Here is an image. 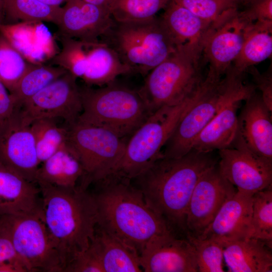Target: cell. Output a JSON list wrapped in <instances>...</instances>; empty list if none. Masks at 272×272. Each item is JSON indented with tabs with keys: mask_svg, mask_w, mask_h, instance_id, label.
I'll return each mask as SVG.
<instances>
[{
	"mask_svg": "<svg viewBox=\"0 0 272 272\" xmlns=\"http://www.w3.org/2000/svg\"><path fill=\"white\" fill-rule=\"evenodd\" d=\"M217 163L212 152L191 150L179 158H159L131 180L170 229L186 235V213L194 186L201 175Z\"/></svg>",
	"mask_w": 272,
	"mask_h": 272,
	"instance_id": "1",
	"label": "cell"
},
{
	"mask_svg": "<svg viewBox=\"0 0 272 272\" xmlns=\"http://www.w3.org/2000/svg\"><path fill=\"white\" fill-rule=\"evenodd\" d=\"M92 193L97 227L116 237L139 253L152 238L173 232L147 203L128 178L111 174L96 182Z\"/></svg>",
	"mask_w": 272,
	"mask_h": 272,
	"instance_id": "2",
	"label": "cell"
},
{
	"mask_svg": "<svg viewBox=\"0 0 272 272\" xmlns=\"http://www.w3.org/2000/svg\"><path fill=\"white\" fill-rule=\"evenodd\" d=\"M42 219L66 266L93 240L97 212L92 193L81 184L64 188L37 182Z\"/></svg>",
	"mask_w": 272,
	"mask_h": 272,
	"instance_id": "3",
	"label": "cell"
},
{
	"mask_svg": "<svg viewBox=\"0 0 272 272\" xmlns=\"http://www.w3.org/2000/svg\"><path fill=\"white\" fill-rule=\"evenodd\" d=\"M242 76L230 69L218 82L203 80L200 96L177 124L163 147V157L179 158L188 153L198 135L223 107L245 101L255 92L254 85L244 84Z\"/></svg>",
	"mask_w": 272,
	"mask_h": 272,
	"instance_id": "4",
	"label": "cell"
},
{
	"mask_svg": "<svg viewBox=\"0 0 272 272\" xmlns=\"http://www.w3.org/2000/svg\"><path fill=\"white\" fill-rule=\"evenodd\" d=\"M100 40L132 73L144 76L177 51L160 17L157 16L138 21L114 20Z\"/></svg>",
	"mask_w": 272,
	"mask_h": 272,
	"instance_id": "5",
	"label": "cell"
},
{
	"mask_svg": "<svg viewBox=\"0 0 272 272\" xmlns=\"http://www.w3.org/2000/svg\"><path fill=\"white\" fill-rule=\"evenodd\" d=\"M82 112L79 121L128 138L152 114L139 92L115 82L97 88H80Z\"/></svg>",
	"mask_w": 272,
	"mask_h": 272,
	"instance_id": "6",
	"label": "cell"
},
{
	"mask_svg": "<svg viewBox=\"0 0 272 272\" xmlns=\"http://www.w3.org/2000/svg\"><path fill=\"white\" fill-rule=\"evenodd\" d=\"M201 89L200 85L180 104L162 107L151 114L128 138L113 174L131 180L163 157V147L180 119L198 99Z\"/></svg>",
	"mask_w": 272,
	"mask_h": 272,
	"instance_id": "7",
	"label": "cell"
},
{
	"mask_svg": "<svg viewBox=\"0 0 272 272\" xmlns=\"http://www.w3.org/2000/svg\"><path fill=\"white\" fill-rule=\"evenodd\" d=\"M200 58L177 50L148 73L138 91L151 114L180 104L198 90L203 81Z\"/></svg>",
	"mask_w": 272,
	"mask_h": 272,
	"instance_id": "8",
	"label": "cell"
},
{
	"mask_svg": "<svg viewBox=\"0 0 272 272\" xmlns=\"http://www.w3.org/2000/svg\"><path fill=\"white\" fill-rule=\"evenodd\" d=\"M128 138L97 125L77 120L68 126L67 142L82 165L81 183L88 187L113 174L123 156Z\"/></svg>",
	"mask_w": 272,
	"mask_h": 272,
	"instance_id": "9",
	"label": "cell"
},
{
	"mask_svg": "<svg viewBox=\"0 0 272 272\" xmlns=\"http://www.w3.org/2000/svg\"><path fill=\"white\" fill-rule=\"evenodd\" d=\"M0 231L10 239L28 271H63L59 252L41 210L25 215H1Z\"/></svg>",
	"mask_w": 272,
	"mask_h": 272,
	"instance_id": "10",
	"label": "cell"
},
{
	"mask_svg": "<svg viewBox=\"0 0 272 272\" xmlns=\"http://www.w3.org/2000/svg\"><path fill=\"white\" fill-rule=\"evenodd\" d=\"M251 23L243 16L238 8L225 11L212 22L202 49L209 63L205 81L217 83L225 75L239 54Z\"/></svg>",
	"mask_w": 272,
	"mask_h": 272,
	"instance_id": "11",
	"label": "cell"
},
{
	"mask_svg": "<svg viewBox=\"0 0 272 272\" xmlns=\"http://www.w3.org/2000/svg\"><path fill=\"white\" fill-rule=\"evenodd\" d=\"M77 80L67 72L26 101L18 110L21 122L30 125L39 119L59 118L68 126L75 123L83 109Z\"/></svg>",
	"mask_w": 272,
	"mask_h": 272,
	"instance_id": "12",
	"label": "cell"
},
{
	"mask_svg": "<svg viewBox=\"0 0 272 272\" xmlns=\"http://www.w3.org/2000/svg\"><path fill=\"white\" fill-rule=\"evenodd\" d=\"M222 175L238 190L253 195L272 186V161L252 152L238 130L229 147L219 150Z\"/></svg>",
	"mask_w": 272,
	"mask_h": 272,
	"instance_id": "13",
	"label": "cell"
},
{
	"mask_svg": "<svg viewBox=\"0 0 272 272\" xmlns=\"http://www.w3.org/2000/svg\"><path fill=\"white\" fill-rule=\"evenodd\" d=\"M221 173L218 163L205 171L196 182L186 213V236H200L224 203L236 191Z\"/></svg>",
	"mask_w": 272,
	"mask_h": 272,
	"instance_id": "14",
	"label": "cell"
},
{
	"mask_svg": "<svg viewBox=\"0 0 272 272\" xmlns=\"http://www.w3.org/2000/svg\"><path fill=\"white\" fill-rule=\"evenodd\" d=\"M145 272H197L195 251L190 241L174 232L150 239L140 253Z\"/></svg>",
	"mask_w": 272,
	"mask_h": 272,
	"instance_id": "15",
	"label": "cell"
},
{
	"mask_svg": "<svg viewBox=\"0 0 272 272\" xmlns=\"http://www.w3.org/2000/svg\"><path fill=\"white\" fill-rule=\"evenodd\" d=\"M0 163L36 183L40 164L30 125H23L18 112L0 128Z\"/></svg>",
	"mask_w": 272,
	"mask_h": 272,
	"instance_id": "16",
	"label": "cell"
},
{
	"mask_svg": "<svg viewBox=\"0 0 272 272\" xmlns=\"http://www.w3.org/2000/svg\"><path fill=\"white\" fill-rule=\"evenodd\" d=\"M113 21L106 9L83 0H68L61 7L56 35L83 41L98 40Z\"/></svg>",
	"mask_w": 272,
	"mask_h": 272,
	"instance_id": "17",
	"label": "cell"
},
{
	"mask_svg": "<svg viewBox=\"0 0 272 272\" xmlns=\"http://www.w3.org/2000/svg\"><path fill=\"white\" fill-rule=\"evenodd\" d=\"M0 33L28 62L34 64L49 62L60 49L42 21L0 23Z\"/></svg>",
	"mask_w": 272,
	"mask_h": 272,
	"instance_id": "18",
	"label": "cell"
},
{
	"mask_svg": "<svg viewBox=\"0 0 272 272\" xmlns=\"http://www.w3.org/2000/svg\"><path fill=\"white\" fill-rule=\"evenodd\" d=\"M252 196L237 190L224 203L203 233L197 237L213 239L222 244L250 237Z\"/></svg>",
	"mask_w": 272,
	"mask_h": 272,
	"instance_id": "19",
	"label": "cell"
},
{
	"mask_svg": "<svg viewBox=\"0 0 272 272\" xmlns=\"http://www.w3.org/2000/svg\"><path fill=\"white\" fill-rule=\"evenodd\" d=\"M160 18L176 50L200 57L212 22L199 18L173 0H169Z\"/></svg>",
	"mask_w": 272,
	"mask_h": 272,
	"instance_id": "20",
	"label": "cell"
},
{
	"mask_svg": "<svg viewBox=\"0 0 272 272\" xmlns=\"http://www.w3.org/2000/svg\"><path fill=\"white\" fill-rule=\"evenodd\" d=\"M245 101L238 117V129L252 152L272 161L271 112L255 91Z\"/></svg>",
	"mask_w": 272,
	"mask_h": 272,
	"instance_id": "21",
	"label": "cell"
},
{
	"mask_svg": "<svg viewBox=\"0 0 272 272\" xmlns=\"http://www.w3.org/2000/svg\"><path fill=\"white\" fill-rule=\"evenodd\" d=\"M39 187L0 163V216L25 215L41 210Z\"/></svg>",
	"mask_w": 272,
	"mask_h": 272,
	"instance_id": "22",
	"label": "cell"
},
{
	"mask_svg": "<svg viewBox=\"0 0 272 272\" xmlns=\"http://www.w3.org/2000/svg\"><path fill=\"white\" fill-rule=\"evenodd\" d=\"M271 243L249 237L223 244L230 272H271Z\"/></svg>",
	"mask_w": 272,
	"mask_h": 272,
	"instance_id": "23",
	"label": "cell"
},
{
	"mask_svg": "<svg viewBox=\"0 0 272 272\" xmlns=\"http://www.w3.org/2000/svg\"><path fill=\"white\" fill-rule=\"evenodd\" d=\"M90 245L98 257L103 272L142 271L138 251L98 227Z\"/></svg>",
	"mask_w": 272,
	"mask_h": 272,
	"instance_id": "24",
	"label": "cell"
},
{
	"mask_svg": "<svg viewBox=\"0 0 272 272\" xmlns=\"http://www.w3.org/2000/svg\"><path fill=\"white\" fill-rule=\"evenodd\" d=\"M241 102L223 107L198 135L191 150L210 153L231 146L238 130L237 110Z\"/></svg>",
	"mask_w": 272,
	"mask_h": 272,
	"instance_id": "25",
	"label": "cell"
},
{
	"mask_svg": "<svg viewBox=\"0 0 272 272\" xmlns=\"http://www.w3.org/2000/svg\"><path fill=\"white\" fill-rule=\"evenodd\" d=\"M41 164L36 183L73 188L80 184L84 175L81 162L68 142Z\"/></svg>",
	"mask_w": 272,
	"mask_h": 272,
	"instance_id": "26",
	"label": "cell"
},
{
	"mask_svg": "<svg viewBox=\"0 0 272 272\" xmlns=\"http://www.w3.org/2000/svg\"><path fill=\"white\" fill-rule=\"evenodd\" d=\"M271 34L272 22L251 23L231 70L237 74L243 75L249 67L269 57L272 53Z\"/></svg>",
	"mask_w": 272,
	"mask_h": 272,
	"instance_id": "27",
	"label": "cell"
},
{
	"mask_svg": "<svg viewBox=\"0 0 272 272\" xmlns=\"http://www.w3.org/2000/svg\"><path fill=\"white\" fill-rule=\"evenodd\" d=\"M63 68L50 64H31L10 93L18 110L28 99L64 75Z\"/></svg>",
	"mask_w": 272,
	"mask_h": 272,
	"instance_id": "28",
	"label": "cell"
},
{
	"mask_svg": "<svg viewBox=\"0 0 272 272\" xmlns=\"http://www.w3.org/2000/svg\"><path fill=\"white\" fill-rule=\"evenodd\" d=\"M3 4L6 23L42 21L56 25L61 10V7L50 6L38 0H3Z\"/></svg>",
	"mask_w": 272,
	"mask_h": 272,
	"instance_id": "29",
	"label": "cell"
},
{
	"mask_svg": "<svg viewBox=\"0 0 272 272\" xmlns=\"http://www.w3.org/2000/svg\"><path fill=\"white\" fill-rule=\"evenodd\" d=\"M55 119H39L30 124L40 164L67 143L68 127L65 128L58 126L55 121Z\"/></svg>",
	"mask_w": 272,
	"mask_h": 272,
	"instance_id": "30",
	"label": "cell"
},
{
	"mask_svg": "<svg viewBox=\"0 0 272 272\" xmlns=\"http://www.w3.org/2000/svg\"><path fill=\"white\" fill-rule=\"evenodd\" d=\"M169 0H112L109 11L116 21L143 20L156 16Z\"/></svg>",
	"mask_w": 272,
	"mask_h": 272,
	"instance_id": "31",
	"label": "cell"
},
{
	"mask_svg": "<svg viewBox=\"0 0 272 272\" xmlns=\"http://www.w3.org/2000/svg\"><path fill=\"white\" fill-rule=\"evenodd\" d=\"M250 237L272 242V186L252 196Z\"/></svg>",
	"mask_w": 272,
	"mask_h": 272,
	"instance_id": "32",
	"label": "cell"
},
{
	"mask_svg": "<svg viewBox=\"0 0 272 272\" xmlns=\"http://www.w3.org/2000/svg\"><path fill=\"white\" fill-rule=\"evenodd\" d=\"M31 64L0 33V81L10 93Z\"/></svg>",
	"mask_w": 272,
	"mask_h": 272,
	"instance_id": "33",
	"label": "cell"
},
{
	"mask_svg": "<svg viewBox=\"0 0 272 272\" xmlns=\"http://www.w3.org/2000/svg\"><path fill=\"white\" fill-rule=\"evenodd\" d=\"M194 246L199 272H223L224 247L214 239L186 236Z\"/></svg>",
	"mask_w": 272,
	"mask_h": 272,
	"instance_id": "34",
	"label": "cell"
},
{
	"mask_svg": "<svg viewBox=\"0 0 272 272\" xmlns=\"http://www.w3.org/2000/svg\"><path fill=\"white\" fill-rule=\"evenodd\" d=\"M199 18L213 22L225 11L238 8L237 0H173Z\"/></svg>",
	"mask_w": 272,
	"mask_h": 272,
	"instance_id": "35",
	"label": "cell"
},
{
	"mask_svg": "<svg viewBox=\"0 0 272 272\" xmlns=\"http://www.w3.org/2000/svg\"><path fill=\"white\" fill-rule=\"evenodd\" d=\"M64 272H103L98 256L90 244L65 268Z\"/></svg>",
	"mask_w": 272,
	"mask_h": 272,
	"instance_id": "36",
	"label": "cell"
},
{
	"mask_svg": "<svg viewBox=\"0 0 272 272\" xmlns=\"http://www.w3.org/2000/svg\"><path fill=\"white\" fill-rule=\"evenodd\" d=\"M0 264L13 266L17 272L28 271L24 261L17 254L11 240L0 231Z\"/></svg>",
	"mask_w": 272,
	"mask_h": 272,
	"instance_id": "37",
	"label": "cell"
},
{
	"mask_svg": "<svg viewBox=\"0 0 272 272\" xmlns=\"http://www.w3.org/2000/svg\"><path fill=\"white\" fill-rule=\"evenodd\" d=\"M249 22H272V0H256L247 6V9L241 12Z\"/></svg>",
	"mask_w": 272,
	"mask_h": 272,
	"instance_id": "38",
	"label": "cell"
},
{
	"mask_svg": "<svg viewBox=\"0 0 272 272\" xmlns=\"http://www.w3.org/2000/svg\"><path fill=\"white\" fill-rule=\"evenodd\" d=\"M248 71L252 77L254 86L261 92L262 100L267 108L272 111V76L271 71L260 74L253 66L249 67Z\"/></svg>",
	"mask_w": 272,
	"mask_h": 272,
	"instance_id": "39",
	"label": "cell"
},
{
	"mask_svg": "<svg viewBox=\"0 0 272 272\" xmlns=\"http://www.w3.org/2000/svg\"><path fill=\"white\" fill-rule=\"evenodd\" d=\"M17 111L10 92L0 81V128L13 118Z\"/></svg>",
	"mask_w": 272,
	"mask_h": 272,
	"instance_id": "40",
	"label": "cell"
},
{
	"mask_svg": "<svg viewBox=\"0 0 272 272\" xmlns=\"http://www.w3.org/2000/svg\"><path fill=\"white\" fill-rule=\"evenodd\" d=\"M89 3L104 8L109 11L112 0H83Z\"/></svg>",
	"mask_w": 272,
	"mask_h": 272,
	"instance_id": "41",
	"label": "cell"
},
{
	"mask_svg": "<svg viewBox=\"0 0 272 272\" xmlns=\"http://www.w3.org/2000/svg\"><path fill=\"white\" fill-rule=\"evenodd\" d=\"M41 2L52 7H60L63 3H66L68 0H38Z\"/></svg>",
	"mask_w": 272,
	"mask_h": 272,
	"instance_id": "42",
	"label": "cell"
},
{
	"mask_svg": "<svg viewBox=\"0 0 272 272\" xmlns=\"http://www.w3.org/2000/svg\"><path fill=\"white\" fill-rule=\"evenodd\" d=\"M4 18L3 0H0V23H3L4 22Z\"/></svg>",
	"mask_w": 272,
	"mask_h": 272,
	"instance_id": "43",
	"label": "cell"
},
{
	"mask_svg": "<svg viewBox=\"0 0 272 272\" xmlns=\"http://www.w3.org/2000/svg\"><path fill=\"white\" fill-rule=\"evenodd\" d=\"M255 1L256 0H237L238 4L239 3L243 4L244 5L246 6H248V5H249L250 4H251V3Z\"/></svg>",
	"mask_w": 272,
	"mask_h": 272,
	"instance_id": "44",
	"label": "cell"
}]
</instances>
